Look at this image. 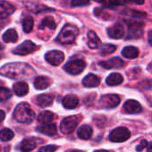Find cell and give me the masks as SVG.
Here are the masks:
<instances>
[{"label":"cell","instance_id":"obj_5","mask_svg":"<svg viewBox=\"0 0 152 152\" xmlns=\"http://www.w3.org/2000/svg\"><path fill=\"white\" fill-rule=\"evenodd\" d=\"M78 122H79V118L76 115H72V116H68L65 117L61 124H60V130L64 134H70L72 133L75 128L78 125Z\"/></svg>","mask_w":152,"mask_h":152},{"label":"cell","instance_id":"obj_35","mask_svg":"<svg viewBox=\"0 0 152 152\" xmlns=\"http://www.w3.org/2000/svg\"><path fill=\"white\" fill-rule=\"evenodd\" d=\"M148 143H149V142H148L146 140H141V142L139 144V146H137L136 150H137L138 152H140V151H142L144 148H148Z\"/></svg>","mask_w":152,"mask_h":152},{"label":"cell","instance_id":"obj_19","mask_svg":"<svg viewBox=\"0 0 152 152\" xmlns=\"http://www.w3.org/2000/svg\"><path fill=\"white\" fill-rule=\"evenodd\" d=\"M37 146V141L33 138H27L24 139L21 143V150L23 152H31Z\"/></svg>","mask_w":152,"mask_h":152},{"label":"cell","instance_id":"obj_44","mask_svg":"<svg viewBox=\"0 0 152 152\" xmlns=\"http://www.w3.org/2000/svg\"><path fill=\"white\" fill-rule=\"evenodd\" d=\"M4 48V47H3V45L1 44V43H0V50H2Z\"/></svg>","mask_w":152,"mask_h":152},{"label":"cell","instance_id":"obj_27","mask_svg":"<svg viewBox=\"0 0 152 152\" xmlns=\"http://www.w3.org/2000/svg\"><path fill=\"white\" fill-rule=\"evenodd\" d=\"M3 39H4V41L7 42V43H9V42L15 43V42H16V41L18 40V34H17V32H16L15 30H14V29H9V30H7V31L4 33V35H3Z\"/></svg>","mask_w":152,"mask_h":152},{"label":"cell","instance_id":"obj_23","mask_svg":"<svg viewBox=\"0 0 152 152\" xmlns=\"http://www.w3.org/2000/svg\"><path fill=\"white\" fill-rule=\"evenodd\" d=\"M54 117H55V115L52 112L43 111L39 113V115H38V121L43 124H50V123L54 120Z\"/></svg>","mask_w":152,"mask_h":152},{"label":"cell","instance_id":"obj_32","mask_svg":"<svg viewBox=\"0 0 152 152\" xmlns=\"http://www.w3.org/2000/svg\"><path fill=\"white\" fill-rule=\"evenodd\" d=\"M115 49H116V47L115 45L106 44V45H103L101 48V54L103 56H107V55H109V54H112L113 52H115Z\"/></svg>","mask_w":152,"mask_h":152},{"label":"cell","instance_id":"obj_12","mask_svg":"<svg viewBox=\"0 0 152 152\" xmlns=\"http://www.w3.org/2000/svg\"><path fill=\"white\" fill-rule=\"evenodd\" d=\"M124 109L128 114H138V113L141 112L142 107L138 101L130 99V100H127L124 104Z\"/></svg>","mask_w":152,"mask_h":152},{"label":"cell","instance_id":"obj_8","mask_svg":"<svg viewBox=\"0 0 152 152\" xmlns=\"http://www.w3.org/2000/svg\"><path fill=\"white\" fill-rule=\"evenodd\" d=\"M120 97L116 94L104 95L100 99V105L105 108H113L119 105Z\"/></svg>","mask_w":152,"mask_h":152},{"label":"cell","instance_id":"obj_42","mask_svg":"<svg viewBox=\"0 0 152 152\" xmlns=\"http://www.w3.org/2000/svg\"><path fill=\"white\" fill-rule=\"evenodd\" d=\"M94 1H96V2H98V3H103V2L106 1V0H94Z\"/></svg>","mask_w":152,"mask_h":152},{"label":"cell","instance_id":"obj_21","mask_svg":"<svg viewBox=\"0 0 152 152\" xmlns=\"http://www.w3.org/2000/svg\"><path fill=\"white\" fill-rule=\"evenodd\" d=\"M14 91L19 97L25 96L29 91V86L25 82H18L14 85Z\"/></svg>","mask_w":152,"mask_h":152},{"label":"cell","instance_id":"obj_26","mask_svg":"<svg viewBox=\"0 0 152 152\" xmlns=\"http://www.w3.org/2000/svg\"><path fill=\"white\" fill-rule=\"evenodd\" d=\"M38 131L41 133H44L46 135H48V136H53L56 133V125L54 124H46L44 126H40V127H38L37 128Z\"/></svg>","mask_w":152,"mask_h":152},{"label":"cell","instance_id":"obj_39","mask_svg":"<svg viewBox=\"0 0 152 152\" xmlns=\"http://www.w3.org/2000/svg\"><path fill=\"white\" fill-rule=\"evenodd\" d=\"M148 43L152 46V31H148Z\"/></svg>","mask_w":152,"mask_h":152},{"label":"cell","instance_id":"obj_2","mask_svg":"<svg viewBox=\"0 0 152 152\" xmlns=\"http://www.w3.org/2000/svg\"><path fill=\"white\" fill-rule=\"evenodd\" d=\"M14 117L16 121L23 124H30L33 121L35 114L28 103L19 104L14 111Z\"/></svg>","mask_w":152,"mask_h":152},{"label":"cell","instance_id":"obj_29","mask_svg":"<svg viewBox=\"0 0 152 152\" xmlns=\"http://www.w3.org/2000/svg\"><path fill=\"white\" fill-rule=\"evenodd\" d=\"M44 28H48L50 30H55L56 28V23H55L52 17L48 16L43 19V21L39 24V29H44Z\"/></svg>","mask_w":152,"mask_h":152},{"label":"cell","instance_id":"obj_40","mask_svg":"<svg viewBox=\"0 0 152 152\" xmlns=\"http://www.w3.org/2000/svg\"><path fill=\"white\" fill-rule=\"evenodd\" d=\"M148 70L149 72H152V62L148 64Z\"/></svg>","mask_w":152,"mask_h":152},{"label":"cell","instance_id":"obj_1","mask_svg":"<svg viewBox=\"0 0 152 152\" xmlns=\"http://www.w3.org/2000/svg\"><path fill=\"white\" fill-rule=\"evenodd\" d=\"M32 73V68L23 63L8 64L0 69V74L7 76V77L13 79L26 77V76H30Z\"/></svg>","mask_w":152,"mask_h":152},{"label":"cell","instance_id":"obj_37","mask_svg":"<svg viewBox=\"0 0 152 152\" xmlns=\"http://www.w3.org/2000/svg\"><path fill=\"white\" fill-rule=\"evenodd\" d=\"M108 3L111 6H119L121 4L120 0H108Z\"/></svg>","mask_w":152,"mask_h":152},{"label":"cell","instance_id":"obj_15","mask_svg":"<svg viewBox=\"0 0 152 152\" xmlns=\"http://www.w3.org/2000/svg\"><path fill=\"white\" fill-rule=\"evenodd\" d=\"M78 105H79V99L77 98V96H75L73 94L67 95L63 99V106L67 109L75 108Z\"/></svg>","mask_w":152,"mask_h":152},{"label":"cell","instance_id":"obj_11","mask_svg":"<svg viewBox=\"0 0 152 152\" xmlns=\"http://www.w3.org/2000/svg\"><path fill=\"white\" fill-rule=\"evenodd\" d=\"M15 7L6 0H0V19H6L15 12Z\"/></svg>","mask_w":152,"mask_h":152},{"label":"cell","instance_id":"obj_18","mask_svg":"<svg viewBox=\"0 0 152 152\" xmlns=\"http://www.w3.org/2000/svg\"><path fill=\"white\" fill-rule=\"evenodd\" d=\"M88 46L90 48L95 49L101 46V41L95 31H90L88 32Z\"/></svg>","mask_w":152,"mask_h":152},{"label":"cell","instance_id":"obj_41","mask_svg":"<svg viewBox=\"0 0 152 152\" xmlns=\"http://www.w3.org/2000/svg\"><path fill=\"white\" fill-rule=\"evenodd\" d=\"M67 152H84L82 150H77V149H72V150H68Z\"/></svg>","mask_w":152,"mask_h":152},{"label":"cell","instance_id":"obj_14","mask_svg":"<svg viewBox=\"0 0 152 152\" xmlns=\"http://www.w3.org/2000/svg\"><path fill=\"white\" fill-rule=\"evenodd\" d=\"M99 64L105 69H113V68H121L124 66V63L119 57H113L107 61L99 62Z\"/></svg>","mask_w":152,"mask_h":152},{"label":"cell","instance_id":"obj_10","mask_svg":"<svg viewBox=\"0 0 152 152\" xmlns=\"http://www.w3.org/2000/svg\"><path fill=\"white\" fill-rule=\"evenodd\" d=\"M129 24V32L127 39H138L140 38L142 35V26L143 23H137V22H131L128 23Z\"/></svg>","mask_w":152,"mask_h":152},{"label":"cell","instance_id":"obj_38","mask_svg":"<svg viewBox=\"0 0 152 152\" xmlns=\"http://www.w3.org/2000/svg\"><path fill=\"white\" fill-rule=\"evenodd\" d=\"M5 117H6L5 112L3 110H0V124H1L5 120Z\"/></svg>","mask_w":152,"mask_h":152},{"label":"cell","instance_id":"obj_16","mask_svg":"<svg viewBox=\"0 0 152 152\" xmlns=\"http://www.w3.org/2000/svg\"><path fill=\"white\" fill-rule=\"evenodd\" d=\"M99 83H100V79L98 77L97 75H95L93 73L88 74L83 81V84L85 87H88V88L97 87V86L99 85Z\"/></svg>","mask_w":152,"mask_h":152},{"label":"cell","instance_id":"obj_34","mask_svg":"<svg viewBox=\"0 0 152 152\" xmlns=\"http://www.w3.org/2000/svg\"><path fill=\"white\" fill-rule=\"evenodd\" d=\"M57 147L55 145H48V146H45L39 148V152H55L56 150Z\"/></svg>","mask_w":152,"mask_h":152},{"label":"cell","instance_id":"obj_36","mask_svg":"<svg viewBox=\"0 0 152 152\" xmlns=\"http://www.w3.org/2000/svg\"><path fill=\"white\" fill-rule=\"evenodd\" d=\"M124 3H130V4H136V5H143L144 0H124Z\"/></svg>","mask_w":152,"mask_h":152},{"label":"cell","instance_id":"obj_9","mask_svg":"<svg viewBox=\"0 0 152 152\" xmlns=\"http://www.w3.org/2000/svg\"><path fill=\"white\" fill-rule=\"evenodd\" d=\"M45 58L48 61V63H49L50 64L54 66H57L61 64L63 61L64 60V55L61 51L53 50V51L48 52L45 56Z\"/></svg>","mask_w":152,"mask_h":152},{"label":"cell","instance_id":"obj_13","mask_svg":"<svg viewBox=\"0 0 152 152\" xmlns=\"http://www.w3.org/2000/svg\"><path fill=\"white\" fill-rule=\"evenodd\" d=\"M107 34L111 39H121L124 35V29L121 23H116L114 26L107 29Z\"/></svg>","mask_w":152,"mask_h":152},{"label":"cell","instance_id":"obj_30","mask_svg":"<svg viewBox=\"0 0 152 152\" xmlns=\"http://www.w3.org/2000/svg\"><path fill=\"white\" fill-rule=\"evenodd\" d=\"M14 136H15L14 132L8 128H5L0 131V139H1L3 141L11 140L14 138Z\"/></svg>","mask_w":152,"mask_h":152},{"label":"cell","instance_id":"obj_20","mask_svg":"<svg viewBox=\"0 0 152 152\" xmlns=\"http://www.w3.org/2000/svg\"><path fill=\"white\" fill-rule=\"evenodd\" d=\"M51 84V80L46 76H39L34 81V86L37 90H45Z\"/></svg>","mask_w":152,"mask_h":152},{"label":"cell","instance_id":"obj_7","mask_svg":"<svg viewBox=\"0 0 152 152\" xmlns=\"http://www.w3.org/2000/svg\"><path fill=\"white\" fill-rule=\"evenodd\" d=\"M37 48H38V46L36 44H34L31 40H26L23 43H22L20 46H18L17 48H15L13 52L15 55L26 56L28 54H31V53L34 52Z\"/></svg>","mask_w":152,"mask_h":152},{"label":"cell","instance_id":"obj_17","mask_svg":"<svg viewBox=\"0 0 152 152\" xmlns=\"http://www.w3.org/2000/svg\"><path fill=\"white\" fill-rule=\"evenodd\" d=\"M54 99V97L51 94H42V95H39L36 98V104L41 107H48L52 104Z\"/></svg>","mask_w":152,"mask_h":152},{"label":"cell","instance_id":"obj_24","mask_svg":"<svg viewBox=\"0 0 152 152\" xmlns=\"http://www.w3.org/2000/svg\"><path fill=\"white\" fill-rule=\"evenodd\" d=\"M122 55L129 59H134L139 56V49L135 47L132 46H128L125 47L123 50H122Z\"/></svg>","mask_w":152,"mask_h":152},{"label":"cell","instance_id":"obj_22","mask_svg":"<svg viewBox=\"0 0 152 152\" xmlns=\"http://www.w3.org/2000/svg\"><path fill=\"white\" fill-rule=\"evenodd\" d=\"M123 76L118 72H113L107 78V84L109 86H116L123 83Z\"/></svg>","mask_w":152,"mask_h":152},{"label":"cell","instance_id":"obj_33","mask_svg":"<svg viewBox=\"0 0 152 152\" xmlns=\"http://www.w3.org/2000/svg\"><path fill=\"white\" fill-rule=\"evenodd\" d=\"M90 3V0H72V7H84L87 6Z\"/></svg>","mask_w":152,"mask_h":152},{"label":"cell","instance_id":"obj_25","mask_svg":"<svg viewBox=\"0 0 152 152\" xmlns=\"http://www.w3.org/2000/svg\"><path fill=\"white\" fill-rule=\"evenodd\" d=\"M92 135V128L90 125H83L78 130V136L82 140H89Z\"/></svg>","mask_w":152,"mask_h":152},{"label":"cell","instance_id":"obj_31","mask_svg":"<svg viewBox=\"0 0 152 152\" xmlns=\"http://www.w3.org/2000/svg\"><path fill=\"white\" fill-rule=\"evenodd\" d=\"M12 97V92L10 90H8L6 87H1L0 88V102L6 101Z\"/></svg>","mask_w":152,"mask_h":152},{"label":"cell","instance_id":"obj_43","mask_svg":"<svg viewBox=\"0 0 152 152\" xmlns=\"http://www.w3.org/2000/svg\"><path fill=\"white\" fill-rule=\"evenodd\" d=\"M95 152H109V151H107V150H104V149H102V150H97V151H95Z\"/></svg>","mask_w":152,"mask_h":152},{"label":"cell","instance_id":"obj_3","mask_svg":"<svg viewBox=\"0 0 152 152\" xmlns=\"http://www.w3.org/2000/svg\"><path fill=\"white\" fill-rule=\"evenodd\" d=\"M78 34H79V29L75 25L66 24L61 30L56 39L58 42L62 44H71L75 40Z\"/></svg>","mask_w":152,"mask_h":152},{"label":"cell","instance_id":"obj_6","mask_svg":"<svg viewBox=\"0 0 152 152\" xmlns=\"http://www.w3.org/2000/svg\"><path fill=\"white\" fill-rule=\"evenodd\" d=\"M131 136L130 131L125 127H118L113 130L109 134V140L113 142H123L127 140Z\"/></svg>","mask_w":152,"mask_h":152},{"label":"cell","instance_id":"obj_4","mask_svg":"<svg viewBox=\"0 0 152 152\" xmlns=\"http://www.w3.org/2000/svg\"><path fill=\"white\" fill-rule=\"evenodd\" d=\"M86 67V63L82 59H73L67 62L64 67L65 72L70 74L77 75L81 73Z\"/></svg>","mask_w":152,"mask_h":152},{"label":"cell","instance_id":"obj_28","mask_svg":"<svg viewBox=\"0 0 152 152\" xmlns=\"http://www.w3.org/2000/svg\"><path fill=\"white\" fill-rule=\"evenodd\" d=\"M34 26V21L32 19L31 16H26L23 18V29L24 31V32L26 33H30Z\"/></svg>","mask_w":152,"mask_h":152}]
</instances>
